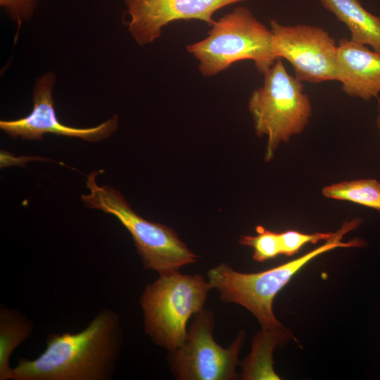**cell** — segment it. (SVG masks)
I'll use <instances>...</instances> for the list:
<instances>
[{
  "label": "cell",
  "mask_w": 380,
  "mask_h": 380,
  "mask_svg": "<svg viewBox=\"0 0 380 380\" xmlns=\"http://www.w3.org/2000/svg\"><path fill=\"white\" fill-rule=\"evenodd\" d=\"M272 32L246 7L237 6L212 25L203 39L186 46L204 77H213L234 63L251 60L264 74L276 62Z\"/></svg>",
  "instance_id": "obj_3"
},
{
  "label": "cell",
  "mask_w": 380,
  "mask_h": 380,
  "mask_svg": "<svg viewBox=\"0 0 380 380\" xmlns=\"http://www.w3.org/2000/svg\"><path fill=\"white\" fill-rule=\"evenodd\" d=\"M322 194L328 198L355 203L380 212V182L375 179L332 184L325 186Z\"/></svg>",
  "instance_id": "obj_15"
},
{
  "label": "cell",
  "mask_w": 380,
  "mask_h": 380,
  "mask_svg": "<svg viewBox=\"0 0 380 380\" xmlns=\"http://www.w3.org/2000/svg\"><path fill=\"white\" fill-rule=\"evenodd\" d=\"M275 57L286 59L300 82L319 83L336 80L337 45L322 27L298 24L284 25L270 20Z\"/></svg>",
  "instance_id": "obj_8"
},
{
  "label": "cell",
  "mask_w": 380,
  "mask_h": 380,
  "mask_svg": "<svg viewBox=\"0 0 380 380\" xmlns=\"http://www.w3.org/2000/svg\"><path fill=\"white\" fill-rule=\"evenodd\" d=\"M32 322L19 311L1 305L0 380L14 379L9 360L13 351L31 335Z\"/></svg>",
  "instance_id": "obj_13"
},
{
  "label": "cell",
  "mask_w": 380,
  "mask_h": 380,
  "mask_svg": "<svg viewBox=\"0 0 380 380\" xmlns=\"http://www.w3.org/2000/svg\"><path fill=\"white\" fill-rule=\"evenodd\" d=\"M288 334L284 327L262 329L254 339L251 353L243 362V379H279L272 368V353L279 343L287 338Z\"/></svg>",
  "instance_id": "obj_14"
},
{
  "label": "cell",
  "mask_w": 380,
  "mask_h": 380,
  "mask_svg": "<svg viewBox=\"0 0 380 380\" xmlns=\"http://www.w3.org/2000/svg\"><path fill=\"white\" fill-rule=\"evenodd\" d=\"M121 340L118 315L103 309L79 332L49 334L45 350L37 358H19L13 368L14 379H110Z\"/></svg>",
  "instance_id": "obj_1"
},
{
  "label": "cell",
  "mask_w": 380,
  "mask_h": 380,
  "mask_svg": "<svg viewBox=\"0 0 380 380\" xmlns=\"http://www.w3.org/2000/svg\"><path fill=\"white\" fill-rule=\"evenodd\" d=\"M56 76L46 72L36 81L33 89V108L31 113L13 120H1L0 128L13 138L39 140L51 133L79 137L89 141H98L109 137L117 129L118 118L114 115L106 122L93 127L77 128L62 124L54 108L52 89Z\"/></svg>",
  "instance_id": "obj_9"
},
{
  "label": "cell",
  "mask_w": 380,
  "mask_h": 380,
  "mask_svg": "<svg viewBox=\"0 0 380 380\" xmlns=\"http://www.w3.org/2000/svg\"><path fill=\"white\" fill-rule=\"evenodd\" d=\"M129 16L128 30L140 46L152 43L163 28L180 20H199L213 25L214 13L246 0H123Z\"/></svg>",
  "instance_id": "obj_10"
},
{
  "label": "cell",
  "mask_w": 380,
  "mask_h": 380,
  "mask_svg": "<svg viewBox=\"0 0 380 380\" xmlns=\"http://www.w3.org/2000/svg\"><path fill=\"white\" fill-rule=\"evenodd\" d=\"M279 234L281 254L289 257L298 252L306 243H316L322 240L327 241L334 235V233L303 234L295 230H287Z\"/></svg>",
  "instance_id": "obj_17"
},
{
  "label": "cell",
  "mask_w": 380,
  "mask_h": 380,
  "mask_svg": "<svg viewBox=\"0 0 380 380\" xmlns=\"http://www.w3.org/2000/svg\"><path fill=\"white\" fill-rule=\"evenodd\" d=\"M376 126L380 132V99H378V115L376 118Z\"/></svg>",
  "instance_id": "obj_19"
},
{
  "label": "cell",
  "mask_w": 380,
  "mask_h": 380,
  "mask_svg": "<svg viewBox=\"0 0 380 380\" xmlns=\"http://www.w3.org/2000/svg\"><path fill=\"white\" fill-rule=\"evenodd\" d=\"M256 232V236H241L239 239V243L253 248V260L264 262L281 254L278 233L267 230L262 226H258Z\"/></svg>",
  "instance_id": "obj_16"
},
{
  "label": "cell",
  "mask_w": 380,
  "mask_h": 380,
  "mask_svg": "<svg viewBox=\"0 0 380 380\" xmlns=\"http://www.w3.org/2000/svg\"><path fill=\"white\" fill-rule=\"evenodd\" d=\"M263 75V84L252 91L248 108L256 134L267 136L265 160L269 162L281 143L304 131L312 106L302 82L286 71L281 58Z\"/></svg>",
  "instance_id": "obj_5"
},
{
  "label": "cell",
  "mask_w": 380,
  "mask_h": 380,
  "mask_svg": "<svg viewBox=\"0 0 380 380\" xmlns=\"http://www.w3.org/2000/svg\"><path fill=\"white\" fill-rule=\"evenodd\" d=\"M37 5V0H0L1 7L17 23L18 30L23 22L32 18Z\"/></svg>",
  "instance_id": "obj_18"
},
{
  "label": "cell",
  "mask_w": 380,
  "mask_h": 380,
  "mask_svg": "<svg viewBox=\"0 0 380 380\" xmlns=\"http://www.w3.org/2000/svg\"><path fill=\"white\" fill-rule=\"evenodd\" d=\"M336 80L347 95L369 101L380 94V52L342 38L337 45Z\"/></svg>",
  "instance_id": "obj_11"
},
{
  "label": "cell",
  "mask_w": 380,
  "mask_h": 380,
  "mask_svg": "<svg viewBox=\"0 0 380 380\" xmlns=\"http://www.w3.org/2000/svg\"><path fill=\"white\" fill-rule=\"evenodd\" d=\"M101 172L87 176L90 193L82 195V201L89 208L113 215L121 222L132 236L145 269L161 275L196 261L197 256L172 229L146 220L132 209L120 191L107 185L99 186L96 176Z\"/></svg>",
  "instance_id": "obj_4"
},
{
  "label": "cell",
  "mask_w": 380,
  "mask_h": 380,
  "mask_svg": "<svg viewBox=\"0 0 380 380\" xmlns=\"http://www.w3.org/2000/svg\"><path fill=\"white\" fill-rule=\"evenodd\" d=\"M214 317L209 310L196 314L184 343L170 352L169 362L179 379L229 380L237 377L236 367L243 334L228 348L214 340Z\"/></svg>",
  "instance_id": "obj_7"
},
{
  "label": "cell",
  "mask_w": 380,
  "mask_h": 380,
  "mask_svg": "<svg viewBox=\"0 0 380 380\" xmlns=\"http://www.w3.org/2000/svg\"><path fill=\"white\" fill-rule=\"evenodd\" d=\"M361 222L360 217L345 222L331 238L318 248L293 260L262 272L241 273L222 263L208 271V282L212 289L218 291L223 301L239 304L252 312L262 329H281L283 327L272 309L276 295L314 258L336 248L365 246V241L360 239L342 241L343 236L357 228Z\"/></svg>",
  "instance_id": "obj_2"
},
{
  "label": "cell",
  "mask_w": 380,
  "mask_h": 380,
  "mask_svg": "<svg viewBox=\"0 0 380 380\" xmlns=\"http://www.w3.org/2000/svg\"><path fill=\"white\" fill-rule=\"evenodd\" d=\"M212 289L201 275L178 271L161 274L148 284L141 297L144 329L154 343L170 352L186 339V323L203 310Z\"/></svg>",
  "instance_id": "obj_6"
},
{
  "label": "cell",
  "mask_w": 380,
  "mask_h": 380,
  "mask_svg": "<svg viewBox=\"0 0 380 380\" xmlns=\"http://www.w3.org/2000/svg\"><path fill=\"white\" fill-rule=\"evenodd\" d=\"M325 9L344 23L350 39L380 52V18L367 11L360 0H319Z\"/></svg>",
  "instance_id": "obj_12"
}]
</instances>
